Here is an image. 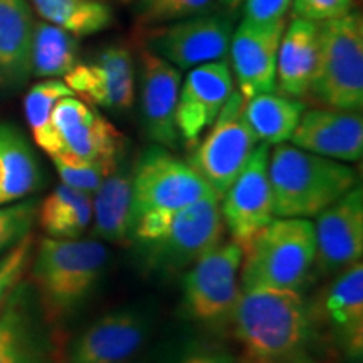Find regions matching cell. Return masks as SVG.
<instances>
[{
    "label": "cell",
    "instance_id": "1",
    "mask_svg": "<svg viewBox=\"0 0 363 363\" xmlns=\"http://www.w3.org/2000/svg\"><path fill=\"white\" fill-rule=\"evenodd\" d=\"M229 323L251 363L289 360L313 335V313L294 289H240Z\"/></svg>",
    "mask_w": 363,
    "mask_h": 363
},
{
    "label": "cell",
    "instance_id": "2",
    "mask_svg": "<svg viewBox=\"0 0 363 363\" xmlns=\"http://www.w3.org/2000/svg\"><path fill=\"white\" fill-rule=\"evenodd\" d=\"M108 259V249L98 240H40L29 269L44 320L59 323L74 315L96 289Z\"/></svg>",
    "mask_w": 363,
    "mask_h": 363
},
{
    "label": "cell",
    "instance_id": "3",
    "mask_svg": "<svg viewBox=\"0 0 363 363\" xmlns=\"http://www.w3.org/2000/svg\"><path fill=\"white\" fill-rule=\"evenodd\" d=\"M272 211L281 219H311L358 184L357 172L343 162L274 145L269 152Z\"/></svg>",
    "mask_w": 363,
    "mask_h": 363
},
{
    "label": "cell",
    "instance_id": "4",
    "mask_svg": "<svg viewBox=\"0 0 363 363\" xmlns=\"http://www.w3.org/2000/svg\"><path fill=\"white\" fill-rule=\"evenodd\" d=\"M315 225L308 219H272L244 249L242 289L298 291L315 262Z\"/></svg>",
    "mask_w": 363,
    "mask_h": 363
},
{
    "label": "cell",
    "instance_id": "5",
    "mask_svg": "<svg viewBox=\"0 0 363 363\" xmlns=\"http://www.w3.org/2000/svg\"><path fill=\"white\" fill-rule=\"evenodd\" d=\"M308 96L325 108L362 110L363 22L358 12L320 22L318 62Z\"/></svg>",
    "mask_w": 363,
    "mask_h": 363
},
{
    "label": "cell",
    "instance_id": "6",
    "mask_svg": "<svg viewBox=\"0 0 363 363\" xmlns=\"http://www.w3.org/2000/svg\"><path fill=\"white\" fill-rule=\"evenodd\" d=\"M224 220L219 201L203 199L175 211L160 234L133 242L136 259L145 272L172 276L187 269L222 240Z\"/></svg>",
    "mask_w": 363,
    "mask_h": 363
},
{
    "label": "cell",
    "instance_id": "7",
    "mask_svg": "<svg viewBox=\"0 0 363 363\" xmlns=\"http://www.w3.org/2000/svg\"><path fill=\"white\" fill-rule=\"evenodd\" d=\"M131 189V225L145 212L179 211L203 199L216 197L189 162L160 145H152L136 157Z\"/></svg>",
    "mask_w": 363,
    "mask_h": 363
},
{
    "label": "cell",
    "instance_id": "8",
    "mask_svg": "<svg viewBox=\"0 0 363 363\" xmlns=\"http://www.w3.org/2000/svg\"><path fill=\"white\" fill-rule=\"evenodd\" d=\"M257 143L244 118V96L234 91L211 125L206 138L192 148L189 163L220 202Z\"/></svg>",
    "mask_w": 363,
    "mask_h": 363
},
{
    "label": "cell",
    "instance_id": "9",
    "mask_svg": "<svg viewBox=\"0 0 363 363\" xmlns=\"http://www.w3.org/2000/svg\"><path fill=\"white\" fill-rule=\"evenodd\" d=\"M244 251L233 239L217 244L190 266L182 283V305L190 320L229 323L240 296L238 274Z\"/></svg>",
    "mask_w": 363,
    "mask_h": 363
},
{
    "label": "cell",
    "instance_id": "10",
    "mask_svg": "<svg viewBox=\"0 0 363 363\" xmlns=\"http://www.w3.org/2000/svg\"><path fill=\"white\" fill-rule=\"evenodd\" d=\"M234 33V17L206 13L169 24L142 27L143 48L179 69H190L224 59Z\"/></svg>",
    "mask_w": 363,
    "mask_h": 363
},
{
    "label": "cell",
    "instance_id": "11",
    "mask_svg": "<svg viewBox=\"0 0 363 363\" xmlns=\"http://www.w3.org/2000/svg\"><path fill=\"white\" fill-rule=\"evenodd\" d=\"M267 165L269 145L259 143L219 202L222 220L230 233V239L242 251L274 219Z\"/></svg>",
    "mask_w": 363,
    "mask_h": 363
},
{
    "label": "cell",
    "instance_id": "12",
    "mask_svg": "<svg viewBox=\"0 0 363 363\" xmlns=\"http://www.w3.org/2000/svg\"><path fill=\"white\" fill-rule=\"evenodd\" d=\"M315 262L320 274L343 271L362 261L363 254V190H348L316 216Z\"/></svg>",
    "mask_w": 363,
    "mask_h": 363
},
{
    "label": "cell",
    "instance_id": "13",
    "mask_svg": "<svg viewBox=\"0 0 363 363\" xmlns=\"http://www.w3.org/2000/svg\"><path fill=\"white\" fill-rule=\"evenodd\" d=\"M138 79L145 133L155 145L175 150L182 142L177 130L180 69L147 48H142L138 54Z\"/></svg>",
    "mask_w": 363,
    "mask_h": 363
},
{
    "label": "cell",
    "instance_id": "14",
    "mask_svg": "<svg viewBox=\"0 0 363 363\" xmlns=\"http://www.w3.org/2000/svg\"><path fill=\"white\" fill-rule=\"evenodd\" d=\"M234 93V76L229 62L219 59L194 67L184 81L177 104V130L189 150L214 123L222 106Z\"/></svg>",
    "mask_w": 363,
    "mask_h": 363
},
{
    "label": "cell",
    "instance_id": "15",
    "mask_svg": "<svg viewBox=\"0 0 363 363\" xmlns=\"http://www.w3.org/2000/svg\"><path fill=\"white\" fill-rule=\"evenodd\" d=\"M152 315L138 306H126L99 318L72 345L69 363L126 362L147 343Z\"/></svg>",
    "mask_w": 363,
    "mask_h": 363
},
{
    "label": "cell",
    "instance_id": "16",
    "mask_svg": "<svg viewBox=\"0 0 363 363\" xmlns=\"http://www.w3.org/2000/svg\"><path fill=\"white\" fill-rule=\"evenodd\" d=\"M51 125L57 136L59 153L84 160H110L125 155L123 135L76 96L59 99L52 110Z\"/></svg>",
    "mask_w": 363,
    "mask_h": 363
},
{
    "label": "cell",
    "instance_id": "17",
    "mask_svg": "<svg viewBox=\"0 0 363 363\" xmlns=\"http://www.w3.org/2000/svg\"><path fill=\"white\" fill-rule=\"evenodd\" d=\"M78 96L111 111H126L135 101V62L125 45H110L88 65H78L65 76Z\"/></svg>",
    "mask_w": 363,
    "mask_h": 363
},
{
    "label": "cell",
    "instance_id": "18",
    "mask_svg": "<svg viewBox=\"0 0 363 363\" xmlns=\"http://www.w3.org/2000/svg\"><path fill=\"white\" fill-rule=\"evenodd\" d=\"M289 140L294 147L315 155L358 162L363 155L362 113L337 108L305 110Z\"/></svg>",
    "mask_w": 363,
    "mask_h": 363
},
{
    "label": "cell",
    "instance_id": "19",
    "mask_svg": "<svg viewBox=\"0 0 363 363\" xmlns=\"http://www.w3.org/2000/svg\"><path fill=\"white\" fill-rule=\"evenodd\" d=\"M286 24L288 22L262 29L242 21L233 33L229 44L230 71L244 99L274 93L276 59Z\"/></svg>",
    "mask_w": 363,
    "mask_h": 363
},
{
    "label": "cell",
    "instance_id": "20",
    "mask_svg": "<svg viewBox=\"0 0 363 363\" xmlns=\"http://www.w3.org/2000/svg\"><path fill=\"white\" fill-rule=\"evenodd\" d=\"M33 289L21 281L0 305V363H54Z\"/></svg>",
    "mask_w": 363,
    "mask_h": 363
},
{
    "label": "cell",
    "instance_id": "21",
    "mask_svg": "<svg viewBox=\"0 0 363 363\" xmlns=\"http://www.w3.org/2000/svg\"><path fill=\"white\" fill-rule=\"evenodd\" d=\"M320 24L296 19L286 24L276 59V89L288 98H306L318 62Z\"/></svg>",
    "mask_w": 363,
    "mask_h": 363
},
{
    "label": "cell",
    "instance_id": "22",
    "mask_svg": "<svg viewBox=\"0 0 363 363\" xmlns=\"http://www.w3.org/2000/svg\"><path fill=\"white\" fill-rule=\"evenodd\" d=\"M34 17L27 0H0V89H17L30 78Z\"/></svg>",
    "mask_w": 363,
    "mask_h": 363
},
{
    "label": "cell",
    "instance_id": "23",
    "mask_svg": "<svg viewBox=\"0 0 363 363\" xmlns=\"http://www.w3.org/2000/svg\"><path fill=\"white\" fill-rule=\"evenodd\" d=\"M133 163L125 155L111 172L93 199V234L96 238L120 246H130L131 197H133Z\"/></svg>",
    "mask_w": 363,
    "mask_h": 363
},
{
    "label": "cell",
    "instance_id": "24",
    "mask_svg": "<svg viewBox=\"0 0 363 363\" xmlns=\"http://www.w3.org/2000/svg\"><path fill=\"white\" fill-rule=\"evenodd\" d=\"M323 313L343 348L352 357L363 350V264L348 266L333 281L323 299Z\"/></svg>",
    "mask_w": 363,
    "mask_h": 363
},
{
    "label": "cell",
    "instance_id": "25",
    "mask_svg": "<svg viewBox=\"0 0 363 363\" xmlns=\"http://www.w3.org/2000/svg\"><path fill=\"white\" fill-rule=\"evenodd\" d=\"M40 182L30 143L13 125L0 123V206L22 201L39 189Z\"/></svg>",
    "mask_w": 363,
    "mask_h": 363
},
{
    "label": "cell",
    "instance_id": "26",
    "mask_svg": "<svg viewBox=\"0 0 363 363\" xmlns=\"http://www.w3.org/2000/svg\"><path fill=\"white\" fill-rule=\"evenodd\" d=\"M305 103L283 94L261 93L244 99V118L259 143L279 145L291 138L305 113Z\"/></svg>",
    "mask_w": 363,
    "mask_h": 363
},
{
    "label": "cell",
    "instance_id": "27",
    "mask_svg": "<svg viewBox=\"0 0 363 363\" xmlns=\"http://www.w3.org/2000/svg\"><path fill=\"white\" fill-rule=\"evenodd\" d=\"M38 220L48 238L79 239L93 222V199L61 184L39 206Z\"/></svg>",
    "mask_w": 363,
    "mask_h": 363
},
{
    "label": "cell",
    "instance_id": "28",
    "mask_svg": "<svg viewBox=\"0 0 363 363\" xmlns=\"http://www.w3.org/2000/svg\"><path fill=\"white\" fill-rule=\"evenodd\" d=\"M79 65V44L61 27L39 22L34 24L30 45V74L35 78H65Z\"/></svg>",
    "mask_w": 363,
    "mask_h": 363
},
{
    "label": "cell",
    "instance_id": "29",
    "mask_svg": "<svg viewBox=\"0 0 363 363\" xmlns=\"http://www.w3.org/2000/svg\"><path fill=\"white\" fill-rule=\"evenodd\" d=\"M33 4L43 19L76 38L101 33L113 22L110 6L99 0H33Z\"/></svg>",
    "mask_w": 363,
    "mask_h": 363
},
{
    "label": "cell",
    "instance_id": "30",
    "mask_svg": "<svg viewBox=\"0 0 363 363\" xmlns=\"http://www.w3.org/2000/svg\"><path fill=\"white\" fill-rule=\"evenodd\" d=\"M66 96H76L65 81L44 79L35 83L27 91L24 99L26 120L33 131L34 142L43 148L49 157L59 153V142L56 131L51 125V115L59 99Z\"/></svg>",
    "mask_w": 363,
    "mask_h": 363
},
{
    "label": "cell",
    "instance_id": "31",
    "mask_svg": "<svg viewBox=\"0 0 363 363\" xmlns=\"http://www.w3.org/2000/svg\"><path fill=\"white\" fill-rule=\"evenodd\" d=\"M51 158L62 184L89 195L96 192L103 180L116 169L118 162H120V158L84 160V158H78L69 153H57Z\"/></svg>",
    "mask_w": 363,
    "mask_h": 363
},
{
    "label": "cell",
    "instance_id": "32",
    "mask_svg": "<svg viewBox=\"0 0 363 363\" xmlns=\"http://www.w3.org/2000/svg\"><path fill=\"white\" fill-rule=\"evenodd\" d=\"M142 6L138 16L140 29L206 16L214 11L217 0H148Z\"/></svg>",
    "mask_w": 363,
    "mask_h": 363
},
{
    "label": "cell",
    "instance_id": "33",
    "mask_svg": "<svg viewBox=\"0 0 363 363\" xmlns=\"http://www.w3.org/2000/svg\"><path fill=\"white\" fill-rule=\"evenodd\" d=\"M38 211L39 202L35 199L0 206V256L30 234L38 220Z\"/></svg>",
    "mask_w": 363,
    "mask_h": 363
},
{
    "label": "cell",
    "instance_id": "34",
    "mask_svg": "<svg viewBox=\"0 0 363 363\" xmlns=\"http://www.w3.org/2000/svg\"><path fill=\"white\" fill-rule=\"evenodd\" d=\"M34 256V235L27 234L21 242L0 256V305L24 279Z\"/></svg>",
    "mask_w": 363,
    "mask_h": 363
},
{
    "label": "cell",
    "instance_id": "35",
    "mask_svg": "<svg viewBox=\"0 0 363 363\" xmlns=\"http://www.w3.org/2000/svg\"><path fill=\"white\" fill-rule=\"evenodd\" d=\"M293 17L311 22H325L348 16L355 9V0H291Z\"/></svg>",
    "mask_w": 363,
    "mask_h": 363
},
{
    "label": "cell",
    "instance_id": "36",
    "mask_svg": "<svg viewBox=\"0 0 363 363\" xmlns=\"http://www.w3.org/2000/svg\"><path fill=\"white\" fill-rule=\"evenodd\" d=\"M291 0H244V19L251 26L274 27L283 24L288 16Z\"/></svg>",
    "mask_w": 363,
    "mask_h": 363
},
{
    "label": "cell",
    "instance_id": "37",
    "mask_svg": "<svg viewBox=\"0 0 363 363\" xmlns=\"http://www.w3.org/2000/svg\"><path fill=\"white\" fill-rule=\"evenodd\" d=\"M182 363H238L233 355L225 352H203L185 358Z\"/></svg>",
    "mask_w": 363,
    "mask_h": 363
},
{
    "label": "cell",
    "instance_id": "38",
    "mask_svg": "<svg viewBox=\"0 0 363 363\" xmlns=\"http://www.w3.org/2000/svg\"><path fill=\"white\" fill-rule=\"evenodd\" d=\"M217 2H219L220 6L225 9L227 12L233 13L234 11H238V9H239L240 6H242L244 0H217Z\"/></svg>",
    "mask_w": 363,
    "mask_h": 363
},
{
    "label": "cell",
    "instance_id": "39",
    "mask_svg": "<svg viewBox=\"0 0 363 363\" xmlns=\"http://www.w3.org/2000/svg\"><path fill=\"white\" fill-rule=\"evenodd\" d=\"M249 363H251V362H249ZM281 363H321V362L310 360V358H298V357H293V358H289V360L281 362Z\"/></svg>",
    "mask_w": 363,
    "mask_h": 363
},
{
    "label": "cell",
    "instance_id": "40",
    "mask_svg": "<svg viewBox=\"0 0 363 363\" xmlns=\"http://www.w3.org/2000/svg\"><path fill=\"white\" fill-rule=\"evenodd\" d=\"M115 363H130L128 360H126V362H115Z\"/></svg>",
    "mask_w": 363,
    "mask_h": 363
},
{
    "label": "cell",
    "instance_id": "41",
    "mask_svg": "<svg viewBox=\"0 0 363 363\" xmlns=\"http://www.w3.org/2000/svg\"><path fill=\"white\" fill-rule=\"evenodd\" d=\"M121 2H130V0H121Z\"/></svg>",
    "mask_w": 363,
    "mask_h": 363
},
{
    "label": "cell",
    "instance_id": "42",
    "mask_svg": "<svg viewBox=\"0 0 363 363\" xmlns=\"http://www.w3.org/2000/svg\"><path fill=\"white\" fill-rule=\"evenodd\" d=\"M145 2H148V0H143V2H142V4H145Z\"/></svg>",
    "mask_w": 363,
    "mask_h": 363
}]
</instances>
